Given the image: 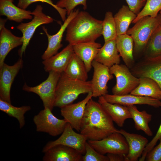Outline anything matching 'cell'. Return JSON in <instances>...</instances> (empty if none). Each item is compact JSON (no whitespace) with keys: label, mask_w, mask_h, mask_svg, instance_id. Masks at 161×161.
I'll return each instance as SVG.
<instances>
[{"label":"cell","mask_w":161,"mask_h":161,"mask_svg":"<svg viewBox=\"0 0 161 161\" xmlns=\"http://www.w3.org/2000/svg\"><path fill=\"white\" fill-rule=\"evenodd\" d=\"M118 132L112 118L100 104L91 98L86 106L80 133L88 140H99Z\"/></svg>","instance_id":"6da1fadb"},{"label":"cell","mask_w":161,"mask_h":161,"mask_svg":"<svg viewBox=\"0 0 161 161\" xmlns=\"http://www.w3.org/2000/svg\"><path fill=\"white\" fill-rule=\"evenodd\" d=\"M102 22L86 12L79 11L67 27L66 40L72 45L95 42L102 35Z\"/></svg>","instance_id":"7a4b0ae2"},{"label":"cell","mask_w":161,"mask_h":161,"mask_svg":"<svg viewBox=\"0 0 161 161\" xmlns=\"http://www.w3.org/2000/svg\"><path fill=\"white\" fill-rule=\"evenodd\" d=\"M92 92L91 81H83L71 78L64 72L57 83L54 107L60 108L72 103L81 94Z\"/></svg>","instance_id":"3957f363"},{"label":"cell","mask_w":161,"mask_h":161,"mask_svg":"<svg viewBox=\"0 0 161 161\" xmlns=\"http://www.w3.org/2000/svg\"><path fill=\"white\" fill-rule=\"evenodd\" d=\"M126 34L132 38L134 42V50L137 53L145 50L151 37L161 25V15L158 14L154 17H144L138 20Z\"/></svg>","instance_id":"277c9868"},{"label":"cell","mask_w":161,"mask_h":161,"mask_svg":"<svg viewBox=\"0 0 161 161\" xmlns=\"http://www.w3.org/2000/svg\"><path fill=\"white\" fill-rule=\"evenodd\" d=\"M49 72L47 79L39 85L31 87L25 83L22 89L38 95L43 102L44 108H48L52 111L54 107L57 86L61 73L52 71Z\"/></svg>","instance_id":"5b68a950"},{"label":"cell","mask_w":161,"mask_h":161,"mask_svg":"<svg viewBox=\"0 0 161 161\" xmlns=\"http://www.w3.org/2000/svg\"><path fill=\"white\" fill-rule=\"evenodd\" d=\"M43 10L41 5H37L34 10L31 12L32 15L33 16L32 20L27 23L21 22L16 27L17 29L22 34L23 44L18 52V55L21 58L25 52L26 48L36 29L42 24L52 23L54 21L52 18L43 13Z\"/></svg>","instance_id":"8992f818"},{"label":"cell","mask_w":161,"mask_h":161,"mask_svg":"<svg viewBox=\"0 0 161 161\" xmlns=\"http://www.w3.org/2000/svg\"><path fill=\"white\" fill-rule=\"evenodd\" d=\"M111 73L116 79V83L112 88L113 95L129 94L138 85L139 78L134 76L126 65L117 64L109 68Z\"/></svg>","instance_id":"52a82bcc"},{"label":"cell","mask_w":161,"mask_h":161,"mask_svg":"<svg viewBox=\"0 0 161 161\" xmlns=\"http://www.w3.org/2000/svg\"><path fill=\"white\" fill-rule=\"evenodd\" d=\"M88 142L97 151L103 155L112 153L125 156L128 152L127 142L119 132L112 133L100 140H89Z\"/></svg>","instance_id":"ba28073f"},{"label":"cell","mask_w":161,"mask_h":161,"mask_svg":"<svg viewBox=\"0 0 161 161\" xmlns=\"http://www.w3.org/2000/svg\"><path fill=\"white\" fill-rule=\"evenodd\" d=\"M52 111L48 108H44L34 117L33 121L37 131L55 137L62 134L67 122L64 119L57 118Z\"/></svg>","instance_id":"9c48e42d"},{"label":"cell","mask_w":161,"mask_h":161,"mask_svg":"<svg viewBox=\"0 0 161 161\" xmlns=\"http://www.w3.org/2000/svg\"><path fill=\"white\" fill-rule=\"evenodd\" d=\"M73 129L67 123L61 135L54 141H49L43 148L42 152L44 153L57 145H63L74 148L84 155L86 152L85 145L87 138L81 133L75 132Z\"/></svg>","instance_id":"30bf717a"},{"label":"cell","mask_w":161,"mask_h":161,"mask_svg":"<svg viewBox=\"0 0 161 161\" xmlns=\"http://www.w3.org/2000/svg\"><path fill=\"white\" fill-rule=\"evenodd\" d=\"M132 74L138 78L146 77L156 82L161 89V55L145 58L131 68Z\"/></svg>","instance_id":"8fae6325"},{"label":"cell","mask_w":161,"mask_h":161,"mask_svg":"<svg viewBox=\"0 0 161 161\" xmlns=\"http://www.w3.org/2000/svg\"><path fill=\"white\" fill-rule=\"evenodd\" d=\"M94 72L92 80V97H96L108 93V82L113 78L109 68L94 60L92 63Z\"/></svg>","instance_id":"7c38bea8"},{"label":"cell","mask_w":161,"mask_h":161,"mask_svg":"<svg viewBox=\"0 0 161 161\" xmlns=\"http://www.w3.org/2000/svg\"><path fill=\"white\" fill-rule=\"evenodd\" d=\"M23 64L21 58L12 66L4 63L0 67V99L10 103L11 86L19 70L23 67Z\"/></svg>","instance_id":"4fadbf2b"},{"label":"cell","mask_w":161,"mask_h":161,"mask_svg":"<svg viewBox=\"0 0 161 161\" xmlns=\"http://www.w3.org/2000/svg\"><path fill=\"white\" fill-rule=\"evenodd\" d=\"M93 97L92 92L87 93L85 98L76 103L71 104L61 108V115L73 129L80 132L86 106Z\"/></svg>","instance_id":"5bb4252c"},{"label":"cell","mask_w":161,"mask_h":161,"mask_svg":"<svg viewBox=\"0 0 161 161\" xmlns=\"http://www.w3.org/2000/svg\"><path fill=\"white\" fill-rule=\"evenodd\" d=\"M79 11L78 9H75L72 11L67 16L59 31L54 35H50L45 27L42 26V29L45 33L48 40L47 47L41 56L43 60L47 59L57 54L58 50L62 47L61 42L64 33L70 22Z\"/></svg>","instance_id":"9a60e30c"},{"label":"cell","mask_w":161,"mask_h":161,"mask_svg":"<svg viewBox=\"0 0 161 161\" xmlns=\"http://www.w3.org/2000/svg\"><path fill=\"white\" fill-rule=\"evenodd\" d=\"M119 132L125 137L128 145V152L125 156V161H138L148 143V140L140 134L131 133L123 129L119 130Z\"/></svg>","instance_id":"2e32d148"},{"label":"cell","mask_w":161,"mask_h":161,"mask_svg":"<svg viewBox=\"0 0 161 161\" xmlns=\"http://www.w3.org/2000/svg\"><path fill=\"white\" fill-rule=\"evenodd\" d=\"M105 100L111 103H117L125 106L135 105H147L155 108L160 107V100L152 97L137 96L131 94L116 95L107 94L103 96Z\"/></svg>","instance_id":"e0dca14e"},{"label":"cell","mask_w":161,"mask_h":161,"mask_svg":"<svg viewBox=\"0 0 161 161\" xmlns=\"http://www.w3.org/2000/svg\"><path fill=\"white\" fill-rule=\"evenodd\" d=\"M74 53L72 45L69 44L60 52L43 61L45 71L64 72Z\"/></svg>","instance_id":"ac0fdd59"},{"label":"cell","mask_w":161,"mask_h":161,"mask_svg":"<svg viewBox=\"0 0 161 161\" xmlns=\"http://www.w3.org/2000/svg\"><path fill=\"white\" fill-rule=\"evenodd\" d=\"M83 154L71 147L57 145L44 153V161H81Z\"/></svg>","instance_id":"d6986e66"},{"label":"cell","mask_w":161,"mask_h":161,"mask_svg":"<svg viewBox=\"0 0 161 161\" xmlns=\"http://www.w3.org/2000/svg\"><path fill=\"white\" fill-rule=\"evenodd\" d=\"M101 47L100 44L95 41L72 45L74 53L83 61L88 72L90 71L92 67V62Z\"/></svg>","instance_id":"ffe728a7"},{"label":"cell","mask_w":161,"mask_h":161,"mask_svg":"<svg viewBox=\"0 0 161 161\" xmlns=\"http://www.w3.org/2000/svg\"><path fill=\"white\" fill-rule=\"evenodd\" d=\"M98 102L119 127L123 126L125 120L131 118L128 107L120 104L111 103L107 101L102 96L98 97Z\"/></svg>","instance_id":"44dd1931"},{"label":"cell","mask_w":161,"mask_h":161,"mask_svg":"<svg viewBox=\"0 0 161 161\" xmlns=\"http://www.w3.org/2000/svg\"><path fill=\"white\" fill-rule=\"evenodd\" d=\"M14 0H0V15L10 21L21 23L24 19H32L31 12L21 9L13 4Z\"/></svg>","instance_id":"7402d4cb"},{"label":"cell","mask_w":161,"mask_h":161,"mask_svg":"<svg viewBox=\"0 0 161 161\" xmlns=\"http://www.w3.org/2000/svg\"><path fill=\"white\" fill-rule=\"evenodd\" d=\"M120 57L115 39L104 42L94 60L110 68L114 65L120 64Z\"/></svg>","instance_id":"603a6c76"},{"label":"cell","mask_w":161,"mask_h":161,"mask_svg":"<svg viewBox=\"0 0 161 161\" xmlns=\"http://www.w3.org/2000/svg\"><path fill=\"white\" fill-rule=\"evenodd\" d=\"M0 67L4 63L5 58L13 49L22 45V37L13 35L5 27L0 30Z\"/></svg>","instance_id":"cb8c5ba5"},{"label":"cell","mask_w":161,"mask_h":161,"mask_svg":"<svg viewBox=\"0 0 161 161\" xmlns=\"http://www.w3.org/2000/svg\"><path fill=\"white\" fill-rule=\"evenodd\" d=\"M115 41L118 52L125 65L129 68H132L134 63V42L132 38L126 33L117 35Z\"/></svg>","instance_id":"d4e9b609"},{"label":"cell","mask_w":161,"mask_h":161,"mask_svg":"<svg viewBox=\"0 0 161 161\" xmlns=\"http://www.w3.org/2000/svg\"><path fill=\"white\" fill-rule=\"evenodd\" d=\"M138 86L130 94L137 96L161 100V89L157 83L152 79L146 77L139 78Z\"/></svg>","instance_id":"484cf974"},{"label":"cell","mask_w":161,"mask_h":161,"mask_svg":"<svg viewBox=\"0 0 161 161\" xmlns=\"http://www.w3.org/2000/svg\"><path fill=\"white\" fill-rule=\"evenodd\" d=\"M134 123V126L137 130H142L148 136H152L153 132L148 123L151 120L152 115L145 110L139 111L135 105L127 106Z\"/></svg>","instance_id":"4316f807"},{"label":"cell","mask_w":161,"mask_h":161,"mask_svg":"<svg viewBox=\"0 0 161 161\" xmlns=\"http://www.w3.org/2000/svg\"><path fill=\"white\" fill-rule=\"evenodd\" d=\"M64 72L71 78L83 81H87L88 79V72L84 63L74 53Z\"/></svg>","instance_id":"83f0119b"},{"label":"cell","mask_w":161,"mask_h":161,"mask_svg":"<svg viewBox=\"0 0 161 161\" xmlns=\"http://www.w3.org/2000/svg\"><path fill=\"white\" fill-rule=\"evenodd\" d=\"M137 15L131 10L128 6H122L114 16L117 35L126 34L129 26Z\"/></svg>","instance_id":"f1b7e54d"},{"label":"cell","mask_w":161,"mask_h":161,"mask_svg":"<svg viewBox=\"0 0 161 161\" xmlns=\"http://www.w3.org/2000/svg\"><path fill=\"white\" fill-rule=\"evenodd\" d=\"M31 108V107L29 106L15 107L11 103L0 99V110L9 116L16 118L19 122L20 129L22 128L25 124L24 114L30 111Z\"/></svg>","instance_id":"f546056e"},{"label":"cell","mask_w":161,"mask_h":161,"mask_svg":"<svg viewBox=\"0 0 161 161\" xmlns=\"http://www.w3.org/2000/svg\"><path fill=\"white\" fill-rule=\"evenodd\" d=\"M102 35L104 42L115 40L117 36L116 24L112 13L107 12L102 21Z\"/></svg>","instance_id":"4dcf8cb0"},{"label":"cell","mask_w":161,"mask_h":161,"mask_svg":"<svg viewBox=\"0 0 161 161\" xmlns=\"http://www.w3.org/2000/svg\"><path fill=\"white\" fill-rule=\"evenodd\" d=\"M145 49L146 58L154 57L161 55V25L152 34Z\"/></svg>","instance_id":"1f68e13d"},{"label":"cell","mask_w":161,"mask_h":161,"mask_svg":"<svg viewBox=\"0 0 161 161\" xmlns=\"http://www.w3.org/2000/svg\"><path fill=\"white\" fill-rule=\"evenodd\" d=\"M161 10V0H146L143 8L132 23L135 24L140 19L146 16L155 17Z\"/></svg>","instance_id":"d6a6232c"},{"label":"cell","mask_w":161,"mask_h":161,"mask_svg":"<svg viewBox=\"0 0 161 161\" xmlns=\"http://www.w3.org/2000/svg\"><path fill=\"white\" fill-rule=\"evenodd\" d=\"M37 2H45L51 5L57 11L64 22L66 18V10L57 7L55 4H53L52 0H18L17 6L21 9L26 10L30 4Z\"/></svg>","instance_id":"836d02e7"},{"label":"cell","mask_w":161,"mask_h":161,"mask_svg":"<svg viewBox=\"0 0 161 161\" xmlns=\"http://www.w3.org/2000/svg\"><path fill=\"white\" fill-rule=\"evenodd\" d=\"M85 150L82 161H109L107 156L98 152L87 142L86 143Z\"/></svg>","instance_id":"e575fe53"},{"label":"cell","mask_w":161,"mask_h":161,"mask_svg":"<svg viewBox=\"0 0 161 161\" xmlns=\"http://www.w3.org/2000/svg\"><path fill=\"white\" fill-rule=\"evenodd\" d=\"M87 0H59L56 5L59 7L65 9L67 15H69L74 10L75 8L79 5H82L85 10L87 8Z\"/></svg>","instance_id":"d590c367"},{"label":"cell","mask_w":161,"mask_h":161,"mask_svg":"<svg viewBox=\"0 0 161 161\" xmlns=\"http://www.w3.org/2000/svg\"><path fill=\"white\" fill-rule=\"evenodd\" d=\"M161 107V104L160 105ZM161 138V122L159 128L156 135L151 141L148 143L145 147L141 157L139 160L144 161L145 160L147 154L151 151L155 146L157 141Z\"/></svg>","instance_id":"8d00e7d4"},{"label":"cell","mask_w":161,"mask_h":161,"mask_svg":"<svg viewBox=\"0 0 161 161\" xmlns=\"http://www.w3.org/2000/svg\"><path fill=\"white\" fill-rule=\"evenodd\" d=\"M159 140V143L147 154L146 161H161V138Z\"/></svg>","instance_id":"74e56055"},{"label":"cell","mask_w":161,"mask_h":161,"mask_svg":"<svg viewBox=\"0 0 161 161\" xmlns=\"http://www.w3.org/2000/svg\"><path fill=\"white\" fill-rule=\"evenodd\" d=\"M130 9L137 15L144 6L146 0H126Z\"/></svg>","instance_id":"f35d334b"},{"label":"cell","mask_w":161,"mask_h":161,"mask_svg":"<svg viewBox=\"0 0 161 161\" xmlns=\"http://www.w3.org/2000/svg\"><path fill=\"white\" fill-rule=\"evenodd\" d=\"M109 161H125V156L112 153L107 154Z\"/></svg>","instance_id":"ab89813d"},{"label":"cell","mask_w":161,"mask_h":161,"mask_svg":"<svg viewBox=\"0 0 161 161\" xmlns=\"http://www.w3.org/2000/svg\"><path fill=\"white\" fill-rule=\"evenodd\" d=\"M7 19H4L0 18V30H1L3 27H5V24Z\"/></svg>","instance_id":"60d3db41"},{"label":"cell","mask_w":161,"mask_h":161,"mask_svg":"<svg viewBox=\"0 0 161 161\" xmlns=\"http://www.w3.org/2000/svg\"><path fill=\"white\" fill-rule=\"evenodd\" d=\"M160 14H161V10L160 11Z\"/></svg>","instance_id":"b9f144b4"}]
</instances>
